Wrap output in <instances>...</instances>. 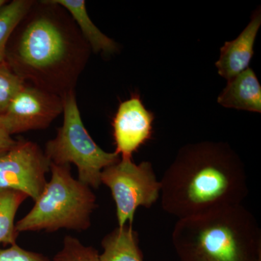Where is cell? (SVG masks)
<instances>
[{"mask_svg":"<svg viewBox=\"0 0 261 261\" xmlns=\"http://www.w3.org/2000/svg\"><path fill=\"white\" fill-rule=\"evenodd\" d=\"M90 53L68 12L42 0L34 2L13 31L5 61L25 84L63 98L74 92Z\"/></svg>","mask_w":261,"mask_h":261,"instance_id":"6da1fadb","label":"cell"},{"mask_svg":"<svg viewBox=\"0 0 261 261\" xmlns=\"http://www.w3.org/2000/svg\"><path fill=\"white\" fill-rule=\"evenodd\" d=\"M160 181L163 210L178 220L242 205L249 193L243 161L222 142L184 146Z\"/></svg>","mask_w":261,"mask_h":261,"instance_id":"7a4b0ae2","label":"cell"},{"mask_svg":"<svg viewBox=\"0 0 261 261\" xmlns=\"http://www.w3.org/2000/svg\"><path fill=\"white\" fill-rule=\"evenodd\" d=\"M173 246L181 261H261V229L242 205L178 219Z\"/></svg>","mask_w":261,"mask_h":261,"instance_id":"3957f363","label":"cell"},{"mask_svg":"<svg viewBox=\"0 0 261 261\" xmlns=\"http://www.w3.org/2000/svg\"><path fill=\"white\" fill-rule=\"evenodd\" d=\"M50 172V180L32 210L15 224L17 231H87L97 207L92 189L73 177L70 165L51 163Z\"/></svg>","mask_w":261,"mask_h":261,"instance_id":"277c9868","label":"cell"},{"mask_svg":"<svg viewBox=\"0 0 261 261\" xmlns=\"http://www.w3.org/2000/svg\"><path fill=\"white\" fill-rule=\"evenodd\" d=\"M63 123L56 137L46 143L44 153L51 163L75 165L78 179L94 190L101 186L105 168L118 162L121 156L97 145L84 126L75 92L63 97Z\"/></svg>","mask_w":261,"mask_h":261,"instance_id":"5b68a950","label":"cell"},{"mask_svg":"<svg viewBox=\"0 0 261 261\" xmlns=\"http://www.w3.org/2000/svg\"><path fill=\"white\" fill-rule=\"evenodd\" d=\"M101 184L111 190L120 227L132 225L137 209L149 208L161 196V181L148 161L136 164L132 159H121L103 170Z\"/></svg>","mask_w":261,"mask_h":261,"instance_id":"8992f818","label":"cell"},{"mask_svg":"<svg viewBox=\"0 0 261 261\" xmlns=\"http://www.w3.org/2000/svg\"><path fill=\"white\" fill-rule=\"evenodd\" d=\"M50 161L36 142L17 140L0 156V188L23 192L36 202L47 185Z\"/></svg>","mask_w":261,"mask_h":261,"instance_id":"52a82bcc","label":"cell"},{"mask_svg":"<svg viewBox=\"0 0 261 261\" xmlns=\"http://www.w3.org/2000/svg\"><path fill=\"white\" fill-rule=\"evenodd\" d=\"M63 112V98L25 84L0 116L10 135L45 129Z\"/></svg>","mask_w":261,"mask_h":261,"instance_id":"ba28073f","label":"cell"},{"mask_svg":"<svg viewBox=\"0 0 261 261\" xmlns=\"http://www.w3.org/2000/svg\"><path fill=\"white\" fill-rule=\"evenodd\" d=\"M154 119L153 113L146 109L138 94L120 104L112 126L115 152L121 159H132L134 152L151 138Z\"/></svg>","mask_w":261,"mask_h":261,"instance_id":"9c48e42d","label":"cell"},{"mask_svg":"<svg viewBox=\"0 0 261 261\" xmlns=\"http://www.w3.org/2000/svg\"><path fill=\"white\" fill-rule=\"evenodd\" d=\"M261 25L260 10L252 15L250 23L238 38L225 42L216 63L219 75L228 80L248 68L254 55V43Z\"/></svg>","mask_w":261,"mask_h":261,"instance_id":"30bf717a","label":"cell"},{"mask_svg":"<svg viewBox=\"0 0 261 261\" xmlns=\"http://www.w3.org/2000/svg\"><path fill=\"white\" fill-rule=\"evenodd\" d=\"M218 102L225 108L261 113V87L253 70L247 68L228 80Z\"/></svg>","mask_w":261,"mask_h":261,"instance_id":"8fae6325","label":"cell"},{"mask_svg":"<svg viewBox=\"0 0 261 261\" xmlns=\"http://www.w3.org/2000/svg\"><path fill=\"white\" fill-rule=\"evenodd\" d=\"M63 7L74 20L79 30L88 43L91 50L111 55L118 50V45L112 39L105 35L94 25L87 13L84 0H51Z\"/></svg>","mask_w":261,"mask_h":261,"instance_id":"7c38bea8","label":"cell"},{"mask_svg":"<svg viewBox=\"0 0 261 261\" xmlns=\"http://www.w3.org/2000/svg\"><path fill=\"white\" fill-rule=\"evenodd\" d=\"M139 234L132 224L118 226L101 242L100 261H144L139 245Z\"/></svg>","mask_w":261,"mask_h":261,"instance_id":"4fadbf2b","label":"cell"},{"mask_svg":"<svg viewBox=\"0 0 261 261\" xmlns=\"http://www.w3.org/2000/svg\"><path fill=\"white\" fill-rule=\"evenodd\" d=\"M28 196L23 192L0 188V245L16 243L19 233L15 224V216Z\"/></svg>","mask_w":261,"mask_h":261,"instance_id":"5bb4252c","label":"cell"},{"mask_svg":"<svg viewBox=\"0 0 261 261\" xmlns=\"http://www.w3.org/2000/svg\"><path fill=\"white\" fill-rule=\"evenodd\" d=\"M34 2V0H13L8 2L0 9V61H5L8 41Z\"/></svg>","mask_w":261,"mask_h":261,"instance_id":"9a60e30c","label":"cell"},{"mask_svg":"<svg viewBox=\"0 0 261 261\" xmlns=\"http://www.w3.org/2000/svg\"><path fill=\"white\" fill-rule=\"evenodd\" d=\"M53 261H100V259L97 249L67 235L63 239V247L55 255Z\"/></svg>","mask_w":261,"mask_h":261,"instance_id":"2e32d148","label":"cell"},{"mask_svg":"<svg viewBox=\"0 0 261 261\" xmlns=\"http://www.w3.org/2000/svg\"><path fill=\"white\" fill-rule=\"evenodd\" d=\"M25 84L6 62L0 61V116L6 111L13 98Z\"/></svg>","mask_w":261,"mask_h":261,"instance_id":"e0dca14e","label":"cell"},{"mask_svg":"<svg viewBox=\"0 0 261 261\" xmlns=\"http://www.w3.org/2000/svg\"><path fill=\"white\" fill-rule=\"evenodd\" d=\"M0 261H51L44 254L29 251L17 245L0 249Z\"/></svg>","mask_w":261,"mask_h":261,"instance_id":"ac0fdd59","label":"cell"},{"mask_svg":"<svg viewBox=\"0 0 261 261\" xmlns=\"http://www.w3.org/2000/svg\"><path fill=\"white\" fill-rule=\"evenodd\" d=\"M17 140L8 133L0 123V156L6 153L16 143Z\"/></svg>","mask_w":261,"mask_h":261,"instance_id":"d6986e66","label":"cell"},{"mask_svg":"<svg viewBox=\"0 0 261 261\" xmlns=\"http://www.w3.org/2000/svg\"><path fill=\"white\" fill-rule=\"evenodd\" d=\"M7 3H8V1H5V0H0V9H1V8H3Z\"/></svg>","mask_w":261,"mask_h":261,"instance_id":"ffe728a7","label":"cell"}]
</instances>
